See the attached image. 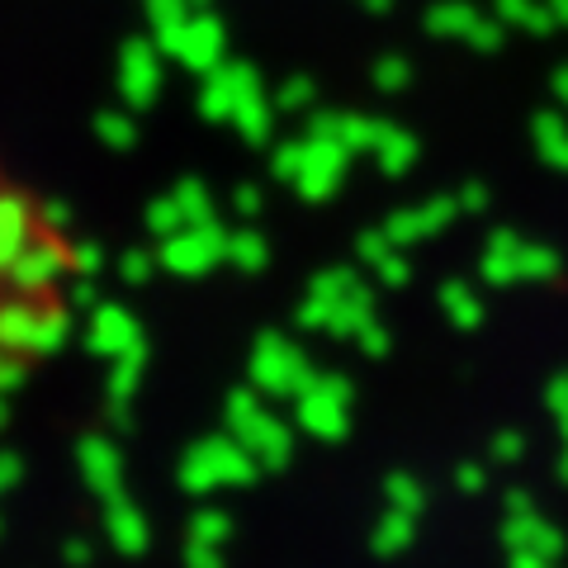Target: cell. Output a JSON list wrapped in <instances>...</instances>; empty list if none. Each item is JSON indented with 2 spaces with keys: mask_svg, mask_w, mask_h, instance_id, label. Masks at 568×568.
<instances>
[{
  "mask_svg": "<svg viewBox=\"0 0 568 568\" xmlns=\"http://www.w3.org/2000/svg\"><path fill=\"white\" fill-rule=\"evenodd\" d=\"M521 450H526V440L517 432H497L493 436V459H497V465H517Z\"/></svg>",
  "mask_w": 568,
  "mask_h": 568,
  "instance_id": "30bf717a",
  "label": "cell"
},
{
  "mask_svg": "<svg viewBox=\"0 0 568 568\" xmlns=\"http://www.w3.org/2000/svg\"><path fill=\"white\" fill-rule=\"evenodd\" d=\"M559 275V252L545 242H521L517 252V280H555Z\"/></svg>",
  "mask_w": 568,
  "mask_h": 568,
  "instance_id": "8992f818",
  "label": "cell"
},
{
  "mask_svg": "<svg viewBox=\"0 0 568 568\" xmlns=\"http://www.w3.org/2000/svg\"><path fill=\"white\" fill-rule=\"evenodd\" d=\"M478 24V10L465 6V0H446L440 10H432V33L436 39H469Z\"/></svg>",
  "mask_w": 568,
  "mask_h": 568,
  "instance_id": "5b68a950",
  "label": "cell"
},
{
  "mask_svg": "<svg viewBox=\"0 0 568 568\" xmlns=\"http://www.w3.org/2000/svg\"><path fill=\"white\" fill-rule=\"evenodd\" d=\"M459 488H465V493H484V469L465 465V469H459Z\"/></svg>",
  "mask_w": 568,
  "mask_h": 568,
  "instance_id": "5bb4252c",
  "label": "cell"
},
{
  "mask_svg": "<svg viewBox=\"0 0 568 568\" xmlns=\"http://www.w3.org/2000/svg\"><path fill=\"white\" fill-rule=\"evenodd\" d=\"M530 507H536V497H530V493H521V488L507 493V517H517V511H530Z\"/></svg>",
  "mask_w": 568,
  "mask_h": 568,
  "instance_id": "9a60e30c",
  "label": "cell"
},
{
  "mask_svg": "<svg viewBox=\"0 0 568 568\" xmlns=\"http://www.w3.org/2000/svg\"><path fill=\"white\" fill-rule=\"evenodd\" d=\"M511 568H555V559H540V555H511Z\"/></svg>",
  "mask_w": 568,
  "mask_h": 568,
  "instance_id": "e0dca14e",
  "label": "cell"
},
{
  "mask_svg": "<svg viewBox=\"0 0 568 568\" xmlns=\"http://www.w3.org/2000/svg\"><path fill=\"white\" fill-rule=\"evenodd\" d=\"M407 540H413V517H407V511H398V517H388V521H384V530L375 536V545L384 549V555H394V549H403Z\"/></svg>",
  "mask_w": 568,
  "mask_h": 568,
  "instance_id": "ba28073f",
  "label": "cell"
},
{
  "mask_svg": "<svg viewBox=\"0 0 568 568\" xmlns=\"http://www.w3.org/2000/svg\"><path fill=\"white\" fill-rule=\"evenodd\" d=\"M503 540H507L511 555H540V559H555V564L564 555V530L555 521H545L540 507L503 517Z\"/></svg>",
  "mask_w": 568,
  "mask_h": 568,
  "instance_id": "6da1fadb",
  "label": "cell"
},
{
  "mask_svg": "<svg viewBox=\"0 0 568 568\" xmlns=\"http://www.w3.org/2000/svg\"><path fill=\"white\" fill-rule=\"evenodd\" d=\"M530 138H536V152L545 156L549 166L568 171V114L564 110L536 114V123H530Z\"/></svg>",
  "mask_w": 568,
  "mask_h": 568,
  "instance_id": "3957f363",
  "label": "cell"
},
{
  "mask_svg": "<svg viewBox=\"0 0 568 568\" xmlns=\"http://www.w3.org/2000/svg\"><path fill=\"white\" fill-rule=\"evenodd\" d=\"M469 43H474V48H484V52H488V48H503V24L478 20V24H474V33H469Z\"/></svg>",
  "mask_w": 568,
  "mask_h": 568,
  "instance_id": "7c38bea8",
  "label": "cell"
},
{
  "mask_svg": "<svg viewBox=\"0 0 568 568\" xmlns=\"http://www.w3.org/2000/svg\"><path fill=\"white\" fill-rule=\"evenodd\" d=\"M388 493H394V507H398V511H417V507H422V488L413 484V478H394V484H388Z\"/></svg>",
  "mask_w": 568,
  "mask_h": 568,
  "instance_id": "8fae6325",
  "label": "cell"
},
{
  "mask_svg": "<svg viewBox=\"0 0 568 568\" xmlns=\"http://www.w3.org/2000/svg\"><path fill=\"white\" fill-rule=\"evenodd\" d=\"M497 14H503V24H517L526 33H536V39H545V33L559 29L555 20H549L545 0H497Z\"/></svg>",
  "mask_w": 568,
  "mask_h": 568,
  "instance_id": "277c9868",
  "label": "cell"
},
{
  "mask_svg": "<svg viewBox=\"0 0 568 568\" xmlns=\"http://www.w3.org/2000/svg\"><path fill=\"white\" fill-rule=\"evenodd\" d=\"M459 213H478V209H484L488 204V190L484 185H465V194H459Z\"/></svg>",
  "mask_w": 568,
  "mask_h": 568,
  "instance_id": "4fadbf2b",
  "label": "cell"
},
{
  "mask_svg": "<svg viewBox=\"0 0 568 568\" xmlns=\"http://www.w3.org/2000/svg\"><path fill=\"white\" fill-rule=\"evenodd\" d=\"M521 242L511 227H493V237L484 246V280L488 284H517V252H521Z\"/></svg>",
  "mask_w": 568,
  "mask_h": 568,
  "instance_id": "7a4b0ae2",
  "label": "cell"
},
{
  "mask_svg": "<svg viewBox=\"0 0 568 568\" xmlns=\"http://www.w3.org/2000/svg\"><path fill=\"white\" fill-rule=\"evenodd\" d=\"M555 95H559V110L568 114V67L555 71Z\"/></svg>",
  "mask_w": 568,
  "mask_h": 568,
  "instance_id": "2e32d148",
  "label": "cell"
},
{
  "mask_svg": "<svg viewBox=\"0 0 568 568\" xmlns=\"http://www.w3.org/2000/svg\"><path fill=\"white\" fill-rule=\"evenodd\" d=\"M545 10L555 24H568V0H545Z\"/></svg>",
  "mask_w": 568,
  "mask_h": 568,
  "instance_id": "ac0fdd59",
  "label": "cell"
},
{
  "mask_svg": "<svg viewBox=\"0 0 568 568\" xmlns=\"http://www.w3.org/2000/svg\"><path fill=\"white\" fill-rule=\"evenodd\" d=\"M559 478L568 484V436H564V455H559Z\"/></svg>",
  "mask_w": 568,
  "mask_h": 568,
  "instance_id": "d6986e66",
  "label": "cell"
},
{
  "mask_svg": "<svg viewBox=\"0 0 568 568\" xmlns=\"http://www.w3.org/2000/svg\"><path fill=\"white\" fill-rule=\"evenodd\" d=\"M440 304H446L450 323H459V327L484 323V304H478V294L469 290V284H446V290H440Z\"/></svg>",
  "mask_w": 568,
  "mask_h": 568,
  "instance_id": "52a82bcc",
  "label": "cell"
},
{
  "mask_svg": "<svg viewBox=\"0 0 568 568\" xmlns=\"http://www.w3.org/2000/svg\"><path fill=\"white\" fill-rule=\"evenodd\" d=\"M545 407H549V417L559 422V432L568 436V375H555L545 388Z\"/></svg>",
  "mask_w": 568,
  "mask_h": 568,
  "instance_id": "9c48e42d",
  "label": "cell"
}]
</instances>
